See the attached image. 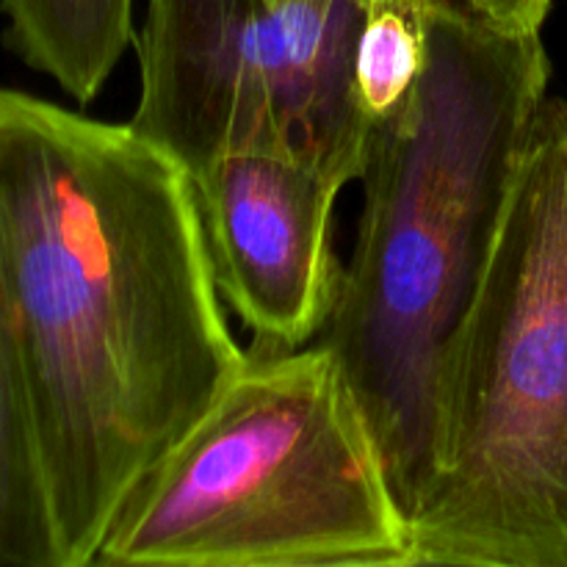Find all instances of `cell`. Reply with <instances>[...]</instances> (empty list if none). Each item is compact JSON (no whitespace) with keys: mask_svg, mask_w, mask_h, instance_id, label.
I'll list each match as a JSON object with an SVG mask.
<instances>
[{"mask_svg":"<svg viewBox=\"0 0 567 567\" xmlns=\"http://www.w3.org/2000/svg\"><path fill=\"white\" fill-rule=\"evenodd\" d=\"M0 282L61 567L247 360L194 181L127 125L0 86Z\"/></svg>","mask_w":567,"mask_h":567,"instance_id":"1","label":"cell"},{"mask_svg":"<svg viewBox=\"0 0 567 567\" xmlns=\"http://www.w3.org/2000/svg\"><path fill=\"white\" fill-rule=\"evenodd\" d=\"M548 78L540 31L432 0L421 78L371 125L358 244L321 343L347 369L410 520L432 471L437 374L491 264Z\"/></svg>","mask_w":567,"mask_h":567,"instance_id":"2","label":"cell"},{"mask_svg":"<svg viewBox=\"0 0 567 567\" xmlns=\"http://www.w3.org/2000/svg\"><path fill=\"white\" fill-rule=\"evenodd\" d=\"M413 520L324 343L249 349L133 485L94 565L413 567Z\"/></svg>","mask_w":567,"mask_h":567,"instance_id":"3","label":"cell"},{"mask_svg":"<svg viewBox=\"0 0 567 567\" xmlns=\"http://www.w3.org/2000/svg\"><path fill=\"white\" fill-rule=\"evenodd\" d=\"M413 567H567V97H546L437 374Z\"/></svg>","mask_w":567,"mask_h":567,"instance_id":"4","label":"cell"},{"mask_svg":"<svg viewBox=\"0 0 567 567\" xmlns=\"http://www.w3.org/2000/svg\"><path fill=\"white\" fill-rule=\"evenodd\" d=\"M192 181L216 286L252 332V349L308 347L341 291L332 208L343 186L269 150L225 153Z\"/></svg>","mask_w":567,"mask_h":567,"instance_id":"5","label":"cell"},{"mask_svg":"<svg viewBox=\"0 0 567 567\" xmlns=\"http://www.w3.org/2000/svg\"><path fill=\"white\" fill-rule=\"evenodd\" d=\"M131 125L188 175L238 150L282 153L258 0H147Z\"/></svg>","mask_w":567,"mask_h":567,"instance_id":"6","label":"cell"},{"mask_svg":"<svg viewBox=\"0 0 567 567\" xmlns=\"http://www.w3.org/2000/svg\"><path fill=\"white\" fill-rule=\"evenodd\" d=\"M6 42L72 100L97 97L133 42V0H0Z\"/></svg>","mask_w":567,"mask_h":567,"instance_id":"7","label":"cell"},{"mask_svg":"<svg viewBox=\"0 0 567 567\" xmlns=\"http://www.w3.org/2000/svg\"><path fill=\"white\" fill-rule=\"evenodd\" d=\"M0 567H61L39 457L37 430L22 380L0 282Z\"/></svg>","mask_w":567,"mask_h":567,"instance_id":"8","label":"cell"},{"mask_svg":"<svg viewBox=\"0 0 567 567\" xmlns=\"http://www.w3.org/2000/svg\"><path fill=\"white\" fill-rule=\"evenodd\" d=\"M432 0H365L354 44V100L365 120L391 114L421 78Z\"/></svg>","mask_w":567,"mask_h":567,"instance_id":"9","label":"cell"},{"mask_svg":"<svg viewBox=\"0 0 567 567\" xmlns=\"http://www.w3.org/2000/svg\"><path fill=\"white\" fill-rule=\"evenodd\" d=\"M485 20L513 31H540L551 0H460Z\"/></svg>","mask_w":567,"mask_h":567,"instance_id":"10","label":"cell"}]
</instances>
